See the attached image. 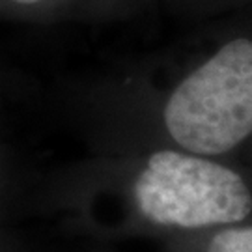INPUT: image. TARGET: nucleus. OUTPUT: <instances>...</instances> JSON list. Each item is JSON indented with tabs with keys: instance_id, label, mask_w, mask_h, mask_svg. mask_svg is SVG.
Wrapping results in <instances>:
<instances>
[{
	"instance_id": "obj_1",
	"label": "nucleus",
	"mask_w": 252,
	"mask_h": 252,
	"mask_svg": "<svg viewBox=\"0 0 252 252\" xmlns=\"http://www.w3.org/2000/svg\"><path fill=\"white\" fill-rule=\"evenodd\" d=\"M164 126L187 152L220 155L252 135V41L237 37L187 75L164 105Z\"/></svg>"
},
{
	"instance_id": "obj_2",
	"label": "nucleus",
	"mask_w": 252,
	"mask_h": 252,
	"mask_svg": "<svg viewBox=\"0 0 252 252\" xmlns=\"http://www.w3.org/2000/svg\"><path fill=\"white\" fill-rule=\"evenodd\" d=\"M133 192L142 217L159 226L234 224L252 211L249 185L237 172L190 152L152 153Z\"/></svg>"
},
{
	"instance_id": "obj_3",
	"label": "nucleus",
	"mask_w": 252,
	"mask_h": 252,
	"mask_svg": "<svg viewBox=\"0 0 252 252\" xmlns=\"http://www.w3.org/2000/svg\"><path fill=\"white\" fill-rule=\"evenodd\" d=\"M206 252H252V226H232L219 232Z\"/></svg>"
},
{
	"instance_id": "obj_4",
	"label": "nucleus",
	"mask_w": 252,
	"mask_h": 252,
	"mask_svg": "<svg viewBox=\"0 0 252 252\" xmlns=\"http://www.w3.org/2000/svg\"><path fill=\"white\" fill-rule=\"evenodd\" d=\"M13 2H17V4H36L39 0H13Z\"/></svg>"
}]
</instances>
